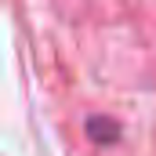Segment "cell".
<instances>
[{
    "label": "cell",
    "mask_w": 156,
    "mask_h": 156,
    "mask_svg": "<svg viewBox=\"0 0 156 156\" xmlns=\"http://www.w3.org/2000/svg\"><path fill=\"white\" fill-rule=\"evenodd\" d=\"M87 131H91L94 142H116V123L105 120V116H91L87 120Z\"/></svg>",
    "instance_id": "obj_1"
}]
</instances>
